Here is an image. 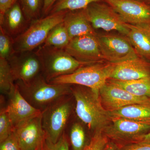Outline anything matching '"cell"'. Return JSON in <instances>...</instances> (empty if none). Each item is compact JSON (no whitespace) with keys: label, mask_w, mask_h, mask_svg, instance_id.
Segmentation results:
<instances>
[{"label":"cell","mask_w":150,"mask_h":150,"mask_svg":"<svg viewBox=\"0 0 150 150\" xmlns=\"http://www.w3.org/2000/svg\"><path fill=\"white\" fill-rule=\"evenodd\" d=\"M75 100V114L91 132L103 131L111 122L109 111L101 103L99 93L83 86L71 84Z\"/></svg>","instance_id":"obj_1"},{"label":"cell","mask_w":150,"mask_h":150,"mask_svg":"<svg viewBox=\"0 0 150 150\" xmlns=\"http://www.w3.org/2000/svg\"><path fill=\"white\" fill-rule=\"evenodd\" d=\"M15 83L28 102L41 112L56 99L72 93L71 84L49 83L42 74L28 82L16 81Z\"/></svg>","instance_id":"obj_2"},{"label":"cell","mask_w":150,"mask_h":150,"mask_svg":"<svg viewBox=\"0 0 150 150\" xmlns=\"http://www.w3.org/2000/svg\"><path fill=\"white\" fill-rule=\"evenodd\" d=\"M75 108L74 98L71 93L56 99L41 112L42 126L47 139L54 143L59 141Z\"/></svg>","instance_id":"obj_3"},{"label":"cell","mask_w":150,"mask_h":150,"mask_svg":"<svg viewBox=\"0 0 150 150\" xmlns=\"http://www.w3.org/2000/svg\"><path fill=\"white\" fill-rule=\"evenodd\" d=\"M35 51L42 64V74L48 83L53 79L70 74L88 65L76 60L63 48L42 45Z\"/></svg>","instance_id":"obj_4"},{"label":"cell","mask_w":150,"mask_h":150,"mask_svg":"<svg viewBox=\"0 0 150 150\" xmlns=\"http://www.w3.org/2000/svg\"><path fill=\"white\" fill-rule=\"evenodd\" d=\"M67 12L51 14L31 22L25 31L14 39L16 52L34 51L42 46L51 30L64 21Z\"/></svg>","instance_id":"obj_5"},{"label":"cell","mask_w":150,"mask_h":150,"mask_svg":"<svg viewBox=\"0 0 150 150\" xmlns=\"http://www.w3.org/2000/svg\"><path fill=\"white\" fill-rule=\"evenodd\" d=\"M113 64L95 63L85 65L70 74L53 79L52 84H67L83 86L91 89L97 93L110 78Z\"/></svg>","instance_id":"obj_6"},{"label":"cell","mask_w":150,"mask_h":150,"mask_svg":"<svg viewBox=\"0 0 150 150\" xmlns=\"http://www.w3.org/2000/svg\"><path fill=\"white\" fill-rule=\"evenodd\" d=\"M150 131V121H138L112 118L111 123L102 131L108 140L122 147L141 142Z\"/></svg>","instance_id":"obj_7"},{"label":"cell","mask_w":150,"mask_h":150,"mask_svg":"<svg viewBox=\"0 0 150 150\" xmlns=\"http://www.w3.org/2000/svg\"><path fill=\"white\" fill-rule=\"evenodd\" d=\"M84 10L94 29L116 30L125 36L128 35L129 28L127 23L110 6L93 3Z\"/></svg>","instance_id":"obj_8"},{"label":"cell","mask_w":150,"mask_h":150,"mask_svg":"<svg viewBox=\"0 0 150 150\" xmlns=\"http://www.w3.org/2000/svg\"><path fill=\"white\" fill-rule=\"evenodd\" d=\"M97 38L103 59L108 63L117 64L139 56L125 35L97 34Z\"/></svg>","instance_id":"obj_9"},{"label":"cell","mask_w":150,"mask_h":150,"mask_svg":"<svg viewBox=\"0 0 150 150\" xmlns=\"http://www.w3.org/2000/svg\"><path fill=\"white\" fill-rule=\"evenodd\" d=\"M8 61L15 83L28 82L42 74V64L35 50L17 52Z\"/></svg>","instance_id":"obj_10"},{"label":"cell","mask_w":150,"mask_h":150,"mask_svg":"<svg viewBox=\"0 0 150 150\" xmlns=\"http://www.w3.org/2000/svg\"><path fill=\"white\" fill-rule=\"evenodd\" d=\"M64 49L76 60L86 64L105 61L97 35H84L73 38Z\"/></svg>","instance_id":"obj_11"},{"label":"cell","mask_w":150,"mask_h":150,"mask_svg":"<svg viewBox=\"0 0 150 150\" xmlns=\"http://www.w3.org/2000/svg\"><path fill=\"white\" fill-rule=\"evenodd\" d=\"M99 96L103 105L108 111L129 105L150 103V98L134 96L108 81L100 89Z\"/></svg>","instance_id":"obj_12"},{"label":"cell","mask_w":150,"mask_h":150,"mask_svg":"<svg viewBox=\"0 0 150 150\" xmlns=\"http://www.w3.org/2000/svg\"><path fill=\"white\" fill-rule=\"evenodd\" d=\"M13 134L21 150H39L46 138L41 114L14 129Z\"/></svg>","instance_id":"obj_13"},{"label":"cell","mask_w":150,"mask_h":150,"mask_svg":"<svg viewBox=\"0 0 150 150\" xmlns=\"http://www.w3.org/2000/svg\"><path fill=\"white\" fill-rule=\"evenodd\" d=\"M125 22L150 25V4L138 0L106 1Z\"/></svg>","instance_id":"obj_14"},{"label":"cell","mask_w":150,"mask_h":150,"mask_svg":"<svg viewBox=\"0 0 150 150\" xmlns=\"http://www.w3.org/2000/svg\"><path fill=\"white\" fill-rule=\"evenodd\" d=\"M7 96L6 109L14 129L41 114L40 110L32 106L22 96L15 83Z\"/></svg>","instance_id":"obj_15"},{"label":"cell","mask_w":150,"mask_h":150,"mask_svg":"<svg viewBox=\"0 0 150 150\" xmlns=\"http://www.w3.org/2000/svg\"><path fill=\"white\" fill-rule=\"evenodd\" d=\"M150 77V62L139 57L124 62L113 64L109 79L132 81Z\"/></svg>","instance_id":"obj_16"},{"label":"cell","mask_w":150,"mask_h":150,"mask_svg":"<svg viewBox=\"0 0 150 150\" xmlns=\"http://www.w3.org/2000/svg\"><path fill=\"white\" fill-rule=\"evenodd\" d=\"M30 23L26 19L18 1L9 8L0 20V26L14 39L25 31Z\"/></svg>","instance_id":"obj_17"},{"label":"cell","mask_w":150,"mask_h":150,"mask_svg":"<svg viewBox=\"0 0 150 150\" xmlns=\"http://www.w3.org/2000/svg\"><path fill=\"white\" fill-rule=\"evenodd\" d=\"M129 32L127 37L138 56L150 62V25L127 23Z\"/></svg>","instance_id":"obj_18"},{"label":"cell","mask_w":150,"mask_h":150,"mask_svg":"<svg viewBox=\"0 0 150 150\" xmlns=\"http://www.w3.org/2000/svg\"><path fill=\"white\" fill-rule=\"evenodd\" d=\"M64 22L71 39L82 35H97L84 9L67 12Z\"/></svg>","instance_id":"obj_19"},{"label":"cell","mask_w":150,"mask_h":150,"mask_svg":"<svg viewBox=\"0 0 150 150\" xmlns=\"http://www.w3.org/2000/svg\"><path fill=\"white\" fill-rule=\"evenodd\" d=\"M73 115L67 124L64 134L69 144L70 150H84L90 141H88L86 125L77 116L73 119Z\"/></svg>","instance_id":"obj_20"},{"label":"cell","mask_w":150,"mask_h":150,"mask_svg":"<svg viewBox=\"0 0 150 150\" xmlns=\"http://www.w3.org/2000/svg\"><path fill=\"white\" fill-rule=\"evenodd\" d=\"M111 119L121 118L138 121H150V103L126 105L109 111Z\"/></svg>","instance_id":"obj_21"},{"label":"cell","mask_w":150,"mask_h":150,"mask_svg":"<svg viewBox=\"0 0 150 150\" xmlns=\"http://www.w3.org/2000/svg\"><path fill=\"white\" fill-rule=\"evenodd\" d=\"M107 81L134 96L150 98V77L126 81L109 79Z\"/></svg>","instance_id":"obj_22"},{"label":"cell","mask_w":150,"mask_h":150,"mask_svg":"<svg viewBox=\"0 0 150 150\" xmlns=\"http://www.w3.org/2000/svg\"><path fill=\"white\" fill-rule=\"evenodd\" d=\"M71 40V38L63 21L51 30L42 45L65 49Z\"/></svg>","instance_id":"obj_23"},{"label":"cell","mask_w":150,"mask_h":150,"mask_svg":"<svg viewBox=\"0 0 150 150\" xmlns=\"http://www.w3.org/2000/svg\"><path fill=\"white\" fill-rule=\"evenodd\" d=\"M100 0H58L51 8L49 14L60 12L72 11L86 8L91 4Z\"/></svg>","instance_id":"obj_24"},{"label":"cell","mask_w":150,"mask_h":150,"mask_svg":"<svg viewBox=\"0 0 150 150\" xmlns=\"http://www.w3.org/2000/svg\"><path fill=\"white\" fill-rule=\"evenodd\" d=\"M26 19L30 22L41 18L44 0H19Z\"/></svg>","instance_id":"obj_25"},{"label":"cell","mask_w":150,"mask_h":150,"mask_svg":"<svg viewBox=\"0 0 150 150\" xmlns=\"http://www.w3.org/2000/svg\"><path fill=\"white\" fill-rule=\"evenodd\" d=\"M15 84L13 75L8 60L0 58V91L7 95Z\"/></svg>","instance_id":"obj_26"},{"label":"cell","mask_w":150,"mask_h":150,"mask_svg":"<svg viewBox=\"0 0 150 150\" xmlns=\"http://www.w3.org/2000/svg\"><path fill=\"white\" fill-rule=\"evenodd\" d=\"M5 98L1 95L0 109V143L7 139L13 133L14 127L6 109Z\"/></svg>","instance_id":"obj_27"},{"label":"cell","mask_w":150,"mask_h":150,"mask_svg":"<svg viewBox=\"0 0 150 150\" xmlns=\"http://www.w3.org/2000/svg\"><path fill=\"white\" fill-rule=\"evenodd\" d=\"M16 53L14 38L0 26V58L8 60Z\"/></svg>","instance_id":"obj_28"},{"label":"cell","mask_w":150,"mask_h":150,"mask_svg":"<svg viewBox=\"0 0 150 150\" xmlns=\"http://www.w3.org/2000/svg\"><path fill=\"white\" fill-rule=\"evenodd\" d=\"M109 141L102 131H97L93 133L89 143L84 150H104Z\"/></svg>","instance_id":"obj_29"},{"label":"cell","mask_w":150,"mask_h":150,"mask_svg":"<svg viewBox=\"0 0 150 150\" xmlns=\"http://www.w3.org/2000/svg\"><path fill=\"white\" fill-rule=\"evenodd\" d=\"M39 150H70L69 144L64 133L56 143H54L46 137Z\"/></svg>","instance_id":"obj_30"},{"label":"cell","mask_w":150,"mask_h":150,"mask_svg":"<svg viewBox=\"0 0 150 150\" xmlns=\"http://www.w3.org/2000/svg\"><path fill=\"white\" fill-rule=\"evenodd\" d=\"M0 150H21L13 133L7 139L0 143Z\"/></svg>","instance_id":"obj_31"},{"label":"cell","mask_w":150,"mask_h":150,"mask_svg":"<svg viewBox=\"0 0 150 150\" xmlns=\"http://www.w3.org/2000/svg\"><path fill=\"white\" fill-rule=\"evenodd\" d=\"M19 0H0V20L9 8L12 6Z\"/></svg>","instance_id":"obj_32"},{"label":"cell","mask_w":150,"mask_h":150,"mask_svg":"<svg viewBox=\"0 0 150 150\" xmlns=\"http://www.w3.org/2000/svg\"><path fill=\"white\" fill-rule=\"evenodd\" d=\"M121 150H150V144L134 143L122 147Z\"/></svg>","instance_id":"obj_33"},{"label":"cell","mask_w":150,"mask_h":150,"mask_svg":"<svg viewBox=\"0 0 150 150\" xmlns=\"http://www.w3.org/2000/svg\"><path fill=\"white\" fill-rule=\"evenodd\" d=\"M58 0H44L42 17L49 15L51 8Z\"/></svg>","instance_id":"obj_34"},{"label":"cell","mask_w":150,"mask_h":150,"mask_svg":"<svg viewBox=\"0 0 150 150\" xmlns=\"http://www.w3.org/2000/svg\"><path fill=\"white\" fill-rule=\"evenodd\" d=\"M121 146L118 144L109 140L104 150H121Z\"/></svg>","instance_id":"obj_35"},{"label":"cell","mask_w":150,"mask_h":150,"mask_svg":"<svg viewBox=\"0 0 150 150\" xmlns=\"http://www.w3.org/2000/svg\"><path fill=\"white\" fill-rule=\"evenodd\" d=\"M139 143H142V144H150V131L147 134L145 135L141 142Z\"/></svg>","instance_id":"obj_36"},{"label":"cell","mask_w":150,"mask_h":150,"mask_svg":"<svg viewBox=\"0 0 150 150\" xmlns=\"http://www.w3.org/2000/svg\"><path fill=\"white\" fill-rule=\"evenodd\" d=\"M138 1H141L150 4V0H138Z\"/></svg>","instance_id":"obj_37"},{"label":"cell","mask_w":150,"mask_h":150,"mask_svg":"<svg viewBox=\"0 0 150 150\" xmlns=\"http://www.w3.org/2000/svg\"><path fill=\"white\" fill-rule=\"evenodd\" d=\"M105 1H114V0H105Z\"/></svg>","instance_id":"obj_38"}]
</instances>
